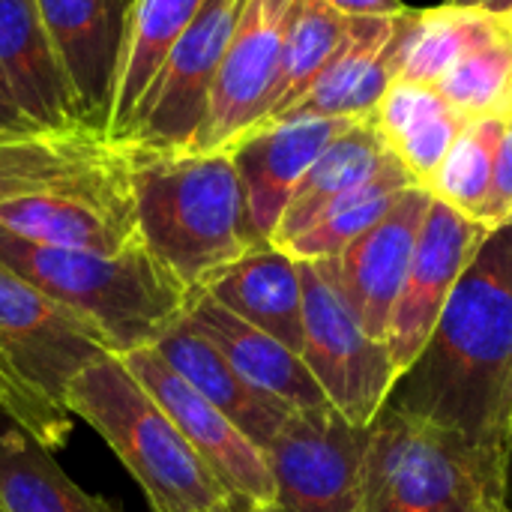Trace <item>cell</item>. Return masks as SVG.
<instances>
[{
  "label": "cell",
  "mask_w": 512,
  "mask_h": 512,
  "mask_svg": "<svg viewBox=\"0 0 512 512\" xmlns=\"http://www.w3.org/2000/svg\"><path fill=\"white\" fill-rule=\"evenodd\" d=\"M384 408L453 435L507 504L512 432V219L492 228L456 282L426 348Z\"/></svg>",
  "instance_id": "6da1fadb"
},
{
  "label": "cell",
  "mask_w": 512,
  "mask_h": 512,
  "mask_svg": "<svg viewBox=\"0 0 512 512\" xmlns=\"http://www.w3.org/2000/svg\"><path fill=\"white\" fill-rule=\"evenodd\" d=\"M129 147V189L147 252L189 291L264 246L249 222L231 150Z\"/></svg>",
  "instance_id": "7a4b0ae2"
},
{
  "label": "cell",
  "mask_w": 512,
  "mask_h": 512,
  "mask_svg": "<svg viewBox=\"0 0 512 512\" xmlns=\"http://www.w3.org/2000/svg\"><path fill=\"white\" fill-rule=\"evenodd\" d=\"M0 261L87 321L117 357L153 345L192 300L144 243L102 255L30 243L0 228Z\"/></svg>",
  "instance_id": "3957f363"
},
{
  "label": "cell",
  "mask_w": 512,
  "mask_h": 512,
  "mask_svg": "<svg viewBox=\"0 0 512 512\" xmlns=\"http://www.w3.org/2000/svg\"><path fill=\"white\" fill-rule=\"evenodd\" d=\"M63 408L111 447L150 512H219L228 504L219 480L123 357L90 363L69 384Z\"/></svg>",
  "instance_id": "277c9868"
},
{
  "label": "cell",
  "mask_w": 512,
  "mask_h": 512,
  "mask_svg": "<svg viewBox=\"0 0 512 512\" xmlns=\"http://www.w3.org/2000/svg\"><path fill=\"white\" fill-rule=\"evenodd\" d=\"M504 507L471 453L444 429L381 408L369 426L363 512H474Z\"/></svg>",
  "instance_id": "5b68a950"
},
{
  "label": "cell",
  "mask_w": 512,
  "mask_h": 512,
  "mask_svg": "<svg viewBox=\"0 0 512 512\" xmlns=\"http://www.w3.org/2000/svg\"><path fill=\"white\" fill-rule=\"evenodd\" d=\"M129 177V147L96 129H0V204L57 189L111 186ZM0 381L27 408L33 438L51 453L63 447L72 420L33 399L0 360Z\"/></svg>",
  "instance_id": "8992f818"
},
{
  "label": "cell",
  "mask_w": 512,
  "mask_h": 512,
  "mask_svg": "<svg viewBox=\"0 0 512 512\" xmlns=\"http://www.w3.org/2000/svg\"><path fill=\"white\" fill-rule=\"evenodd\" d=\"M303 348L300 357L327 402L354 426H372L399 372L387 342L369 336L330 282L321 261H300Z\"/></svg>",
  "instance_id": "52a82bcc"
},
{
  "label": "cell",
  "mask_w": 512,
  "mask_h": 512,
  "mask_svg": "<svg viewBox=\"0 0 512 512\" xmlns=\"http://www.w3.org/2000/svg\"><path fill=\"white\" fill-rule=\"evenodd\" d=\"M369 426L348 423L333 405L291 411L264 447L276 512H363Z\"/></svg>",
  "instance_id": "ba28073f"
},
{
  "label": "cell",
  "mask_w": 512,
  "mask_h": 512,
  "mask_svg": "<svg viewBox=\"0 0 512 512\" xmlns=\"http://www.w3.org/2000/svg\"><path fill=\"white\" fill-rule=\"evenodd\" d=\"M105 354L114 351L87 321L0 261V360L33 399L69 414V384Z\"/></svg>",
  "instance_id": "9c48e42d"
},
{
  "label": "cell",
  "mask_w": 512,
  "mask_h": 512,
  "mask_svg": "<svg viewBox=\"0 0 512 512\" xmlns=\"http://www.w3.org/2000/svg\"><path fill=\"white\" fill-rule=\"evenodd\" d=\"M249 0H207L150 81L126 144L147 150H192L207 114L216 72Z\"/></svg>",
  "instance_id": "30bf717a"
},
{
  "label": "cell",
  "mask_w": 512,
  "mask_h": 512,
  "mask_svg": "<svg viewBox=\"0 0 512 512\" xmlns=\"http://www.w3.org/2000/svg\"><path fill=\"white\" fill-rule=\"evenodd\" d=\"M294 0H249L216 72L192 150H231L270 114Z\"/></svg>",
  "instance_id": "8fae6325"
},
{
  "label": "cell",
  "mask_w": 512,
  "mask_h": 512,
  "mask_svg": "<svg viewBox=\"0 0 512 512\" xmlns=\"http://www.w3.org/2000/svg\"><path fill=\"white\" fill-rule=\"evenodd\" d=\"M123 363L165 408L180 435L219 480L228 501L264 510L276 507V483L267 456L255 441H249L213 402L183 381L150 345L123 354Z\"/></svg>",
  "instance_id": "7c38bea8"
},
{
  "label": "cell",
  "mask_w": 512,
  "mask_h": 512,
  "mask_svg": "<svg viewBox=\"0 0 512 512\" xmlns=\"http://www.w3.org/2000/svg\"><path fill=\"white\" fill-rule=\"evenodd\" d=\"M486 234V225L432 198L423 231L417 237L408 279L402 285L387 330V348L399 375L426 348L456 282L462 279Z\"/></svg>",
  "instance_id": "4fadbf2b"
},
{
  "label": "cell",
  "mask_w": 512,
  "mask_h": 512,
  "mask_svg": "<svg viewBox=\"0 0 512 512\" xmlns=\"http://www.w3.org/2000/svg\"><path fill=\"white\" fill-rule=\"evenodd\" d=\"M429 204V189L408 186L378 225H372L336 258L321 261L363 330L381 342H387L390 318L408 279Z\"/></svg>",
  "instance_id": "5bb4252c"
},
{
  "label": "cell",
  "mask_w": 512,
  "mask_h": 512,
  "mask_svg": "<svg viewBox=\"0 0 512 512\" xmlns=\"http://www.w3.org/2000/svg\"><path fill=\"white\" fill-rule=\"evenodd\" d=\"M72 87L78 123L108 135L132 0H36Z\"/></svg>",
  "instance_id": "9a60e30c"
},
{
  "label": "cell",
  "mask_w": 512,
  "mask_h": 512,
  "mask_svg": "<svg viewBox=\"0 0 512 512\" xmlns=\"http://www.w3.org/2000/svg\"><path fill=\"white\" fill-rule=\"evenodd\" d=\"M0 228L30 243L114 255L141 240L129 177L111 186L36 192L0 204Z\"/></svg>",
  "instance_id": "2e32d148"
},
{
  "label": "cell",
  "mask_w": 512,
  "mask_h": 512,
  "mask_svg": "<svg viewBox=\"0 0 512 512\" xmlns=\"http://www.w3.org/2000/svg\"><path fill=\"white\" fill-rule=\"evenodd\" d=\"M360 120L345 117H294L252 129L234 147V165L246 192L249 222L261 243L273 240V231L306 177L315 159Z\"/></svg>",
  "instance_id": "e0dca14e"
},
{
  "label": "cell",
  "mask_w": 512,
  "mask_h": 512,
  "mask_svg": "<svg viewBox=\"0 0 512 512\" xmlns=\"http://www.w3.org/2000/svg\"><path fill=\"white\" fill-rule=\"evenodd\" d=\"M402 63V12L351 18L339 51L330 57L312 87L276 120L294 117H345L369 120L399 78ZM273 120V123H276Z\"/></svg>",
  "instance_id": "ac0fdd59"
},
{
  "label": "cell",
  "mask_w": 512,
  "mask_h": 512,
  "mask_svg": "<svg viewBox=\"0 0 512 512\" xmlns=\"http://www.w3.org/2000/svg\"><path fill=\"white\" fill-rule=\"evenodd\" d=\"M0 78L33 129L81 126L36 0H0Z\"/></svg>",
  "instance_id": "d6986e66"
},
{
  "label": "cell",
  "mask_w": 512,
  "mask_h": 512,
  "mask_svg": "<svg viewBox=\"0 0 512 512\" xmlns=\"http://www.w3.org/2000/svg\"><path fill=\"white\" fill-rule=\"evenodd\" d=\"M186 315L222 351V357L234 366V372L255 390L279 399L294 411H312L330 405L297 351H291L270 333L252 327L249 321L237 318L234 312L219 306L210 294L192 291Z\"/></svg>",
  "instance_id": "ffe728a7"
},
{
  "label": "cell",
  "mask_w": 512,
  "mask_h": 512,
  "mask_svg": "<svg viewBox=\"0 0 512 512\" xmlns=\"http://www.w3.org/2000/svg\"><path fill=\"white\" fill-rule=\"evenodd\" d=\"M183 381H189L207 402H213L249 441L261 450L279 432L294 408L246 384L222 351L189 321L183 312L153 345H150Z\"/></svg>",
  "instance_id": "44dd1931"
},
{
  "label": "cell",
  "mask_w": 512,
  "mask_h": 512,
  "mask_svg": "<svg viewBox=\"0 0 512 512\" xmlns=\"http://www.w3.org/2000/svg\"><path fill=\"white\" fill-rule=\"evenodd\" d=\"M198 291L210 294L219 306L300 354L303 279L300 261L285 249L273 243L255 246L234 264L213 273Z\"/></svg>",
  "instance_id": "7402d4cb"
},
{
  "label": "cell",
  "mask_w": 512,
  "mask_h": 512,
  "mask_svg": "<svg viewBox=\"0 0 512 512\" xmlns=\"http://www.w3.org/2000/svg\"><path fill=\"white\" fill-rule=\"evenodd\" d=\"M372 123L411 180L426 189L468 120L438 87L399 78L378 102Z\"/></svg>",
  "instance_id": "603a6c76"
},
{
  "label": "cell",
  "mask_w": 512,
  "mask_h": 512,
  "mask_svg": "<svg viewBox=\"0 0 512 512\" xmlns=\"http://www.w3.org/2000/svg\"><path fill=\"white\" fill-rule=\"evenodd\" d=\"M204 3L207 0H132L123 54H120L114 108L108 123V135L114 141H123L129 135L150 81L156 78L162 60L183 36V30L198 18Z\"/></svg>",
  "instance_id": "cb8c5ba5"
},
{
  "label": "cell",
  "mask_w": 512,
  "mask_h": 512,
  "mask_svg": "<svg viewBox=\"0 0 512 512\" xmlns=\"http://www.w3.org/2000/svg\"><path fill=\"white\" fill-rule=\"evenodd\" d=\"M390 156L393 153L387 150L372 117L345 129L315 159V165L306 171V177L294 189L270 243L279 249L285 243H291L300 231H306L321 216L324 207H330L336 198H342L345 192H351L360 183H366L369 177H375L387 165Z\"/></svg>",
  "instance_id": "d4e9b609"
},
{
  "label": "cell",
  "mask_w": 512,
  "mask_h": 512,
  "mask_svg": "<svg viewBox=\"0 0 512 512\" xmlns=\"http://www.w3.org/2000/svg\"><path fill=\"white\" fill-rule=\"evenodd\" d=\"M510 21L498 12L435 6L402 12V63L399 78L417 84H438L441 75L474 45L507 30ZM396 78V81H399Z\"/></svg>",
  "instance_id": "484cf974"
},
{
  "label": "cell",
  "mask_w": 512,
  "mask_h": 512,
  "mask_svg": "<svg viewBox=\"0 0 512 512\" xmlns=\"http://www.w3.org/2000/svg\"><path fill=\"white\" fill-rule=\"evenodd\" d=\"M0 507L6 512H102L105 501L78 489L48 447L6 423L0 429Z\"/></svg>",
  "instance_id": "4316f807"
},
{
  "label": "cell",
  "mask_w": 512,
  "mask_h": 512,
  "mask_svg": "<svg viewBox=\"0 0 512 512\" xmlns=\"http://www.w3.org/2000/svg\"><path fill=\"white\" fill-rule=\"evenodd\" d=\"M408 186H417V183L399 165V159L390 156L387 165L375 177H369L366 183H360L357 189L345 192L330 207H324L321 216L282 249L297 261L336 258L357 237H363L372 225H378Z\"/></svg>",
  "instance_id": "83f0119b"
},
{
  "label": "cell",
  "mask_w": 512,
  "mask_h": 512,
  "mask_svg": "<svg viewBox=\"0 0 512 512\" xmlns=\"http://www.w3.org/2000/svg\"><path fill=\"white\" fill-rule=\"evenodd\" d=\"M351 18L327 6L324 0H294L288 33H285V51H282V69L279 84L273 93L270 114L264 123H273L282 117L324 72L330 57L339 51ZM258 123V126H264ZM255 126V129H258Z\"/></svg>",
  "instance_id": "f1b7e54d"
},
{
  "label": "cell",
  "mask_w": 512,
  "mask_h": 512,
  "mask_svg": "<svg viewBox=\"0 0 512 512\" xmlns=\"http://www.w3.org/2000/svg\"><path fill=\"white\" fill-rule=\"evenodd\" d=\"M507 126V114H489L468 120L459 132L456 144L450 147L447 159L429 180L432 198L450 204L453 210L465 213L468 219L483 216V207L489 201L495 159L501 147V135Z\"/></svg>",
  "instance_id": "f546056e"
},
{
  "label": "cell",
  "mask_w": 512,
  "mask_h": 512,
  "mask_svg": "<svg viewBox=\"0 0 512 512\" xmlns=\"http://www.w3.org/2000/svg\"><path fill=\"white\" fill-rule=\"evenodd\" d=\"M438 93L465 117L512 111V24L498 36L465 51L435 84Z\"/></svg>",
  "instance_id": "4dcf8cb0"
},
{
  "label": "cell",
  "mask_w": 512,
  "mask_h": 512,
  "mask_svg": "<svg viewBox=\"0 0 512 512\" xmlns=\"http://www.w3.org/2000/svg\"><path fill=\"white\" fill-rule=\"evenodd\" d=\"M512 219V111L507 114V126L501 135V147H498V159H495V174H492V189H489V201L483 207L480 225H486L489 231L510 222Z\"/></svg>",
  "instance_id": "1f68e13d"
},
{
  "label": "cell",
  "mask_w": 512,
  "mask_h": 512,
  "mask_svg": "<svg viewBox=\"0 0 512 512\" xmlns=\"http://www.w3.org/2000/svg\"><path fill=\"white\" fill-rule=\"evenodd\" d=\"M336 12L348 18H375V15H399L408 6L402 0H324Z\"/></svg>",
  "instance_id": "d6a6232c"
},
{
  "label": "cell",
  "mask_w": 512,
  "mask_h": 512,
  "mask_svg": "<svg viewBox=\"0 0 512 512\" xmlns=\"http://www.w3.org/2000/svg\"><path fill=\"white\" fill-rule=\"evenodd\" d=\"M0 417H6L9 423H15L18 429H24L30 438H33V420H30V414H27V408L9 393V387L0 381ZM36 441V438H33Z\"/></svg>",
  "instance_id": "836d02e7"
},
{
  "label": "cell",
  "mask_w": 512,
  "mask_h": 512,
  "mask_svg": "<svg viewBox=\"0 0 512 512\" xmlns=\"http://www.w3.org/2000/svg\"><path fill=\"white\" fill-rule=\"evenodd\" d=\"M0 129H33V126L24 120V114L18 111L15 99L9 96L3 78H0Z\"/></svg>",
  "instance_id": "e575fe53"
},
{
  "label": "cell",
  "mask_w": 512,
  "mask_h": 512,
  "mask_svg": "<svg viewBox=\"0 0 512 512\" xmlns=\"http://www.w3.org/2000/svg\"><path fill=\"white\" fill-rule=\"evenodd\" d=\"M450 6H465V9H486V12H498L504 15L510 0H447Z\"/></svg>",
  "instance_id": "d590c367"
},
{
  "label": "cell",
  "mask_w": 512,
  "mask_h": 512,
  "mask_svg": "<svg viewBox=\"0 0 512 512\" xmlns=\"http://www.w3.org/2000/svg\"><path fill=\"white\" fill-rule=\"evenodd\" d=\"M219 512H276L273 507L270 510H264V507H249V504H237V501H228L225 507Z\"/></svg>",
  "instance_id": "8d00e7d4"
},
{
  "label": "cell",
  "mask_w": 512,
  "mask_h": 512,
  "mask_svg": "<svg viewBox=\"0 0 512 512\" xmlns=\"http://www.w3.org/2000/svg\"><path fill=\"white\" fill-rule=\"evenodd\" d=\"M474 512H510V510H504V507H480V510H474Z\"/></svg>",
  "instance_id": "74e56055"
},
{
  "label": "cell",
  "mask_w": 512,
  "mask_h": 512,
  "mask_svg": "<svg viewBox=\"0 0 512 512\" xmlns=\"http://www.w3.org/2000/svg\"><path fill=\"white\" fill-rule=\"evenodd\" d=\"M504 18L512 24V0H510V6H507V12H504Z\"/></svg>",
  "instance_id": "f35d334b"
},
{
  "label": "cell",
  "mask_w": 512,
  "mask_h": 512,
  "mask_svg": "<svg viewBox=\"0 0 512 512\" xmlns=\"http://www.w3.org/2000/svg\"><path fill=\"white\" fill-rule=\"evenodd\" d=\"M102 512H117V510H114V507H111V504L105 501V510H102Z\"/></svg>",
  "instance_id": "ab89813d"
},
{
  "label": "cell",
  "mask_w": 512,
  "mask_h": 512,
  "mask_svg": "<svg viewBox=\"0 0 512 512\" xmlns=\"http://www.w3.org/2000/svg\"><path fill=\"white\" fill-rule=\"evenodd\" d=\"M510 474H512V432H510Z\"/></svg>",
  "instance_id": "60d3db41"
},
{
  "label": "cell",
  "mask_w": 512,
  "mask_h": 512,
  "mask_svg": "<svg viewBox=\"0 0 512 512\" xmlns=\"http://www.w3.org/2000/svg\"><path fill=\"white\" fill-rule=\"evenodd\" d=\"M0 512H6V510H3V507H0Z\"/></svg>",
  "instance_id": "b9f144b4"
}]
</instances>
